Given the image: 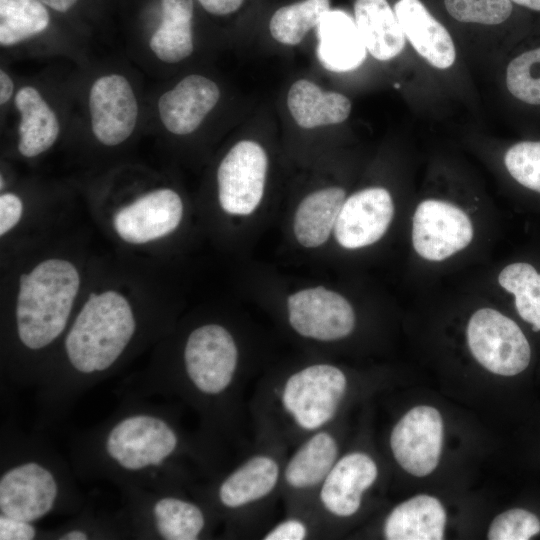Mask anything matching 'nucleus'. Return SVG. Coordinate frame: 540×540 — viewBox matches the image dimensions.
<instances>
[{
    "instance_id": "27",
    "label": "nucleus",
    "mask_w": 540,
    "mask_h": 540,
    "mask_svg": "<svg viewBox=\"0 0 540 540\" xmlns=\"http://www.w3.org/2000/svg\"><path fill=\"white\" fill-rule=\"evenodd\" d=\"M49 19L40 0H0L1 45H14L41 33Z\"/></svg>"
},
{
    "instance_id": "30",
    "label": "nucleus",
    "mask_w": 540,
    "mask_h": 540,
    "mask_svg": "<svg viewBox=\"0 0 540 540\" xmlns=\"http://www.w3.org/2000/svg\"><path fill=\"white\" fill-rule=\"evenodd\" d=\"M506 85L521 102L540 105V47L525 51L510 61Z\"/></svg>"
},
{
    "instance_id": "2",
    "label": "nucleus",
    "mask_w": 540,
    "mask_h": 540,
    "mask_svg": "<svg viewBox=\"0 0 540 540\" xmlns=\"http://www.w3.org/2000/svg\"><path fill=\"white\" fill-rule=\"evenodd\" d=\"M5 421L0 441V515L38 523L73 516L86 504L76 474L41 435Z\"/></svg>"
},
{
    "instance_id": "8",
    "label": "nucleus",
    "mask_w": 540,
    "mask_h": 540,
    "mask_svg": "<svg viewBox=\"0 0 540 540\" xmlns=\"http://www.w3.org/2000/svg\"><path fill=\"white\" fill-rule=\"evenodd\" d=\"M473 238V225L458 206L428 199L416 208L412 222L415 251L429 261H442L466 248Z\"/></svg>"
},
{
    "instance_id": "19",
    "label": "nucleus",
    "mask_w": 540,
    "mask_h": 540,
    "mask_svg": "<svg viewBox=\"0 0 540 540\" xmlns=\"http://www.w3.org/2000/svg\"><path fill=\"white\" fill-rule=\"evenodd\" d=\"M446 512L441 502L429 495H417L397 505L383 526L388 540H441Z\"/></svg>"
},
{
    "instance_id": "3",
    "label": "nucleus",
    "mask_w": 540,
    "mask_h": 540,
    "mask_svg": "<svg viewBox=\"0 0 540 540\" xmlns=\"http://www.w3.org/2000/svg\"><path fill=\"white\" fill-rule=\"evenodd\" d=\"M80 288L73 263L49 258L19 279L12 334L19 353L27 355L19 388L38 385L47 363L46 354L63 338Z\"/></svg>"
},
{
    "instance_id": "20",
    "label": "nucleus",
    "mask_w": 540,
    "mask_h": 540,
    "mask_svg": "<svg viewBox=\"0 0 540 540\" xmlns=\"http://www.w3.org/2000/svg\"><path fill=\"white\" fill-rule=\"evenodd\" d=\"M355 23L367 51L381 61L399 55L405 35L386 0H356Z\"/></svg>"
},
{
    "instance_id": "31",
    "label": "nucleus",
    "mask_w": 540,
    "mask_h": 540,
    "mask_svg": "<svg viewBox=\"0 0 540 540\" xmlns=\"http://www.w3.org/2000/svg\"><path fill=\"white\" fill-rule=\"evenodd\" d=\"M447 12L457 21L498 25L512 14L510 0H444Z\"/></svg>"
},
{
    "instance_id": "15",
    "label": "nucleus",
    "mask_w": 540,
    "mask_h": 540,
    "mask_svg": "<svg viewBox=\"0 0 540 540\" xmlns=\"http://www.w3.org/2000/svg\"><path fill=\"white\" fill-rule=\"evenodd\" d=\"M219 97V88L213 81L201 75H189L160 97L161 121L173 134H189L198 128Z\"/></svg>"
},
{
    "instance_id": "1",
    "label": "nucleus",
    "mask_w": 540,
    "mask_h": 540,
    "mask_svg": "<svg viewBox=\"0 0 540 540\" xmlns=\"http://www.w3.org/2000/svg\"><path fill=\"white\" fill-rule=\"evenodd\" d=\"M104 420L75 433L71 466L82 481H107L121 491L180 493L186 440L171 409L151 398L120 396Z\"/></svg>"
},
{
    "instance_id": "25",
    "label": "nucleus",
    "mask_w": 540,
    "mask_h": 540,
    "mask_svg": "<svg viewBox=\"0 0 540 540\" xmlns=\"http://www.w3.org/2000/svg\"><path fill=\"white\" fill-rule=\"evenodd\" d=\"M161 7L162 22L151 37L149 46L160 60L176 63L193 51V1L161 0Z\"/></svg>"
},
{
    "instance_id": "29",
    "label": "nucleus",
    "mask_w": 540,
    "mask_h": 540,
    "mask_svg": "<svg viewBox=\"0 0 540 540\" xmlns=\"http://www.w3.org/2000/svg\"><path fill=\"white\" fill-rule=\"evenodd\" d=\"M329 10V0H304L284 6L273 14L269 24L270 33L280 43L296 45L310 29L318 26Z\"/></svg>"
},
{
    "instance_id": "5",
    "label": "nucleus",
    "mask_w": 540,
    "mask_h": 540,
    "mask_svg": "<svg viewBox=\"0 0 540 540\" xmlns=\"http://www.w3.org/2000/svg\"><path fill=\"white\" fill-rule=\"evenodd\" d=\"M347 378L331 364H314L291 374L280 391V403L296 426L317 431L336 415L347 390Z\"/></svg>"
},
{
    "instance_id": "36",
    "label": "nucleus",
    "mask_w": 540,
    "mask_h": 540,
    "mask_svg": "<svg viewBox=\"0 0 540 540\" xmlns=\"http://www.w3.org/2000/svg\"><path fill=\"white\" fill-rule=\"evenodd\" d=\"M308 536V527L297 518H288L270 529L264 540H303Z\"/></svg>"
},
{
    "instance_id": "22",
    "label": "nucleus",
    "mask_w": 540,
    "mask_h": 540,
    "mask_svg": "<svg viewBox=\"0 0 540 540\" xmlns=\"http://www.w3.org/2000/svg\"><path fill=\"white\" fill-rule=\"evenodd\" d=\"M339 447L334 436L317 430L293 453L284 469V479L293 489L320 486L338 459Z\"/></svg>"
},
{
    "instance_id": "33",
    "label": "nucleus",
    "mask_w": 540,
    "mask_h": 540,
    "mask_svg": "<svg viewBox=\"0 0 540 540\" xmlns=\"http://www.w3.org/2000/svg\"><path fill=\"white\" fill-rule=\"evenodd\" d=\"M540 532V520L533 513L520 508L499 514L488 531L490 540H528Z\"/></svg>"
},
{
    "instance_id": "13",
    "label": "nucleus",
    "mask_w": 540,
    "mask_h": 540,
    "mask_svg": "<svg viewBox=\"0 0 540 540\" xmlns=\"http://www.w3.org/2000/svg\"><path fill=\"white\" fill-rule=\"evenodd\" d=\"M393 215V200L385 188L363 189L345 199L334 235L338 243L347 249L369 246L385 234Z\"/></svg>"
},
{
    "instance_id": "7",
    "label": "nucleus",
    "mask_w": 540,
    "mask_h": 540,
    "mask_svg": "<svg viewBox=\"0 0 540 540\" xmlns=\"http://www.w3.org/2000/svg\"><path fill=\"white\" fill-rule=\"evenodd\" d=\"M267 155L256 142L235 144L217 171L218 197L222 209L232 215H249L259 205L267 172Z\"/></svg>"
},
{
    "instance_id": "37",
    "label": "nucleus",
    "mask_w": 540,
    "mask_h": 540,
    "mask_svg": "<svg viewBox=\"0 0 540 540\" xmlns=\"http://www.w3.org/2000/svg\"><path fill=\"white\" fill-rule=\"evenodd\" d=\"M203 8L214 15H227L236 11L243 0H198Z\"/></svg>"
},
{
    "instance_id": "28",
    "label": "nucleus",
    "mask_w": 540,
    "mask_h": 540,
    "mask_svg": "<svg viewBox=\"0 0 540 540\" xmlns=\"http://www.w3.org/2000/svg\"><path fill=\"white\" fill-rule=\"evenodd\" d=\"M500 286L515 296L520 317L540 330V274L524 262L507 265L498 276Z\"/></svg>"
},
{
    "instance_id": "18",
    "label": "nucleus",
    "mask_w": 540,
    "mask_h": 540,
    "mask_svg": "<svg viewBox=\"0 0 540 540\" xmlns=\"http://www.w3.org/2000/svg\"><path fill=\"white\" fill-rule=\"evenodd\" d=\"M317 35V55L327 70L346 72L364 61L367 49L355 21L344 11H327L317 26Z\"/></svg>"
},
{
    "instance_id": "34",
    "label": "nucleus",
    "mask_w": 540,
    "mask_h": 540,
    "mask_svg": "<svg viewBox=\"0 0 540 540\" xmlns=\"http://www.w3.org/2000/svg\"><path fill=\"white\" fill-rule=\"evenodd\" d=\"M45 530L35 522L0 515V540H45Z\"/></svg>"
},
{
    "instance_id": "24",
    "label": "nucleus",
    "mask_w": 540,
    "mask_h": 540,
    "mask_svg": "<svg viewBox=\"0 0 540 540\" xmlns=\"http://www.w3.org/2000/svg\"><path fill=\"white\" fill-rule=\"evenodd\" d=\"M344 201L345 191L341 187H329L305 197L296 210L293 222L298 242L308 248L325 243L334 230Z\"/></svg>"
},
{
    "instance_id": "11",
    "label": "nucleus",
    "mask_w": 540,
    "mask_h": 540,
    "mask_svg": "<svg viewBox=\"0 0 540 540\" xmlns=\"http://www.w3.org/2000/svg\"><path fill=\"white\" fill-rule=\"evenodd\" d=\"M182 216L180 196L172 189L162 188L120 208L113 217V226L125 242L145 244L172 233Z\"/></svg>"
},
{
    "instance_id": "10",
    "label": "nucleus",
    "mask_w": 540,
    "mask_h": 540,
    "mask_svg": "<svg viewBox=\"0 0 540 540\" xmlns=\"http://www.w3.org/2000/svg\"><path fill=\"white\" fill-rule=\"evenodd\" d=\"M289 322L301 336L319 341H334L348 336L355 326L350 303L324 287L296 292L287 300Z\"/></svg>"
},
{
    "instance_id": "4",
    "label": "nucleus",
    "mask_w": 540,
    "mask_h": 540,
    "mask_svg": "<svg viewBox=\"0 0 540 540\" xmlns=\"http://www.w3.org/2000/svg\"><path fill=\"white\" fill-rule=\"evenodd\" d=\"M120 508L132 539L197 540L208 530L206 509L180 493L120 491Z\"/></svg>"
},
{
    "instance_id": "21",
    "label": "nucleus",
    "mask_w": 540,
    "mask_h": 540,
    "mask_svg": "<svg viewBox=\"0 0 540 540\" xmlns=\"http://www.w3.org/2000/svg\"><path fill=\"white\" fill-rule=\"evenodd\" d=\"M287 105L297 124L306 129L341 123L351 111V103L346 96L323 91L305 79L292 84Z\"/></svg>"
},
{
    "instance_id": "16",
    "label": "nucleus",
    "mask_w": 540,
    "mask_h": 540,
    "mask_svg": "<svg viewBox=\"0 0 540 540\" xmlns=\"http://www.w3.org/2000/svg\"><path fill=\"white\" fill-rule=\"evenodd\" d=\"M394 12L405 37L420 56L439 69L453 65L456 51L449 32L420 0H399Z\"/></svg>"
},
{
    "instance_id": "32",
    "label": "nucleus",
    "mask_w": 540,
    "mask_h": 540,
    "mask_svg": "<svg viewBox=\"0 0 540 540\" xmlns=\"http://www.w3.org/2000/svg\"><path fill=\"white\" fill-rule=\"evenodd\" d=\"M504 163L518 183L540 193V141H523L511 146Z\"/></svg>"
},
{
    "instance_id": "39",
    "label": "nucleus",
    "mask_w": 540,
    "mask_h": 540,
    "mask_svg": "<svg viewBox=\"0 0 540 540\" xmlns=\"http://www.w3.org/2000/svg\"><path fill=\"white\" fill-rule=\"evenodd\" d=\"M40 1L43 4L59 12H65L69 10L77 2V0H40Z\"/></svg>"
},
{
    "instance_id": "17",
    "label": "nucleus",
    "mask_w": 540,
    "mask_h": 540,
    "mask_svg": "<svg viewBox=\"0 0 540 540\" xmlns=\"http://www.w3.org/2000/svg\"><path fill=\"white\" fill-rule=\"evenodd\" d=\"M279 477L278 462L270 455L257 454L219 481L214 498L226 510L240 509L271 494Z\"/></svg>"
},
{
    "instance_id": "35",
    "label": "nucleus",
    "mask_w": 540,
    "mask_h": 540,
    "mask_svg": "<svg viewBox=\"0 0 540 540\" xmlns=\"http://www.w3.org/2000/svg\"><path fill=\"white\" fill-rule=\"evenodd\" d=\"M23 204L21 199L13 193L0 196V234L5 235L14 228L21 219Z\"/></svg>"
},
{
    "instance_id": "40",
    "label": "nucleus",
    "mask_w": 540,
    "mask_h": 540,
    "mask_svg": "<svg viewBox=\"0 0 540 540\" xmlns=\"http://www.w3.org/2000/svg\"><path fill=\"white\" fill-rule=\"evenodd\" d=\"M510 1L526 9L540 12V0H510Z\"/></svg>"
},
{
    "instance_id": "9",
    "label": "nucleus",
    "mask_w": 540,
    "mask_h": 540,
    "mask_svg": "<svg viewBox=\"0 0 540 540\" xmlns=\"http://www.w3.org/2000/svg\"><path fill=\"white\" fill-rule=\"evenodd\" d=\"M443 443V421L431 406L409 410L394 426L390 446L397 463L408 473L424 477L437 467Z\"/></svg>"
},
{
    "instance_id": "38",
    "label": "nucleus",
    "mask_w": 540,
    "mask_h": 540,
    "mask_svg": "<svg viewBox=\"0 0 540 540\" xmlns=\"http://www.w3.org/2000/svg\"><path fill=\"white\" fill-rule=\"evenodd\" d=\"M13 82L4 70L0 71V103H6L12 96Z\"/></svg>"
},
{
    "instance_id": "12",
    "label": "nucleus",
    "mask_w": 540,
    "mask_h": 540,
    "mask_svg": "<svg viewBox=\"0 0 540 540\" xmlns=\"http://www.w3.org/2000/svg\"><path fill=\"white\" fill-rule=\"evenodd\" d=\"M91 126L95 137L104 145L124 142L133 132L137 117V100L127 79L118 74L100 77L89 95Z\"/></svg>"
},
{
    "instance_id": "6",
    "label": "nucleus",
    "mask_w": 540,
    "mask_h": 540,
    "mask_svg": "<svg viewBox=\"0 0 540 540\" xmlns=\"http://www.w3.org/2000/svg\"><path fill=\"white\" fill-rule=\"evenodd\" d=\"M467 342L473 357L494 374L513 376L529 365L531 350L522 330L495 309L482 308L471 316Z\"/></svg>"
},
{
    "instance_id": "23",
    "label": "nucleus",
    "mask_w": 540,
    "mask_h": 540,
    "mask_svg": "<svg viewBox=\"0 0 540 540\" xmlns=\"http://www.w3.org/2000/svg\"><path fill=\"white\" fill-rule=\"evenodd\" d=\"M21 114L18 150L25 157H34L48 150L59 134L55 113L33 87L21 88L15 97Z\"/></svg>"
},
{
    "instance_id": "14",
    "label": "nucleus",
    "mask_w": 540,
    "mask_h": 540,
    "mask_svg": "<svg viewBox=\"0 0 540 540\" xmlns=\"http://www.w3.org/2000/svg\"><path fill=\"white\" fill-rule=\"evenodd\" d=\"M378 468L364 452L354 451L338 458L320 484L322 507L335 517L354 515L360 508L363 494L376 481Z\"/></svg>"
},
{
    "instance_id": "26",
    "label": "nucleus",
    "mask_w": 540,
    "mask_h": 540,
    "mask_svg": "<svg viewBox=\"0 0 540 540\" xmlns=\"http://www.w3.org/2000/svg\"><path fill=\"white\" fill-rule=\"evenodd\" d=\"M131 539V533L121 510L97 512L87 503L83 509L53 529L45 530V540H107Z\"/></svg>"
}]
</instances>
